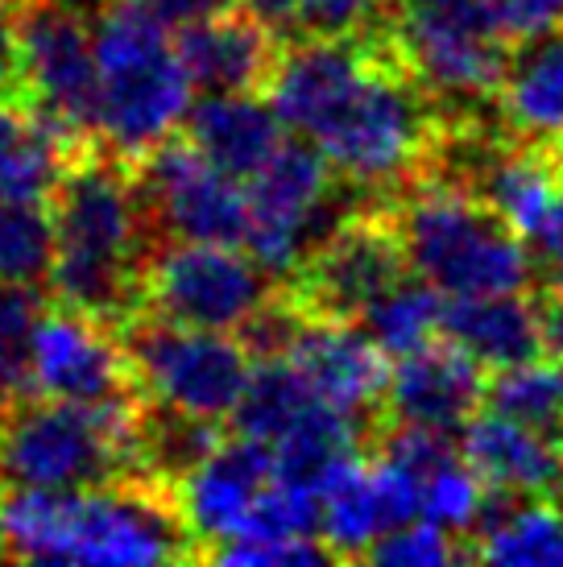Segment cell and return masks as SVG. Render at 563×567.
<instances>
[{
    "label": "cell",
    "mask_w": 563,
    "mask_h": 567,
    "mask_svg": "<svg viewBox=\"0 0 563 567\" xmlns=\"http://www.w3.org/2000/svg\"><path fill=\"white\" fill-rule=\"evenodd\" d=\"M443 307H448V299L427 278L402 274L390 290H381L365 307L360 323L398 361L407 352H419V348L443 340Z\"/></svg>",
    "instance_id": "obj_26"
},
{
    "label": "cell",
    "mask_w": 563,
    "mask_h": 567,
    "mask_svg": "<svg viewBox=\"0 0 563 567\" xmlns=\"http://www.w3.org/2000/svg\"><path fill=\"white\" fill-rule=\"evenodd\" d=\"M38 282H0V410L21 406L33 390V340L47 316Z\"/></svg>",
    "instance_id": "obj_27"
},
{
    "label": "cell",
    "mask_w": 563,
    "mask_h": 567,
    "mask_svg": "<svg viewBox=\"0 0 563 567\" xmlns=\"http://www.w3.org/2000/svg\"><path fill=\"white\" fill-rule=\"evenodd\" d=\"M505 128L563 158V30L522 38L510 50V66L498 92Z\"/></svg>",
    "instance_id": "obj_22"
},
{
    "label": "cell",
    "mask_w": 563,
    "mask_h": 567,
    "mask_svg": "<svg viewBox=\"0 0 563 567\" xmlns=\"http://www.w3.org/2000/svg\"><path fill=\"white\" fill-rule=\"evenodd\" d=\"M531 302H534V319H539L543 357L563 361V282H547Z\"/></svg>",
    "instance_id": "obj_36"
},
{
    "label": "cell",
    "mask_w": 563,
    "mask_h": 567,
    "mask_svg": "<svg viewBox=\"0 0 563 567\" xmlns=\"http://www.w3.org/2000/svg\"><path fill=\"white\" fill-rule=\"evenodd\" d=\"M0 559H9V538H4V518H0Z\"/></svg>",
    "instance_id": "obj_40"
},
{
    "label": "cell",
    "mask_w": 563,
    "mask_h": 567,
    "mask_svg": "<svg viewBox=\"0 0 563 567\" xmlns=\"http://www.w3.org/2000/svg\"><path fill=\"white\" fill-rule=\"evenodd\" d=\"M0 4H13V0H0Z\"/></svg>",
    "instance_id": "obj_41"
},
{
    "label": "cell",
    "mask_w": 563,
    "mask_h": 567,
    "mask_svg": "<svg viewBox=\"0 0 563 567\" xmlns=\"http://www.w3.org/2000/svg\"><path fill=\"white\" fill-rule=\"evenodd\" d=\"M493 497L498 493L481 481V473L464 460V447H460L455 456H448L419 481V518L436 522L460 538H472Z\"/></svg>",
    "instance_id": "obj_30"
},
{
    "label": "cell",
    "mask_w": 563,
    "mask_h": 567,
    "mask_svg": "<svg viewBox=\"0 0 563 567\" xmlns=\"http://www.w3.org/2000/svg\"><path fill=\"white\" fill-rule=\"evenodd\" d=\"M290 128L282 125L269 95L199 92L191 104L183 137L236 178H253L282 150Z\"/></svg>",
    "instance_id": "obj_21"
},
{
    "label": "cell",
    "mask_w": 563,
    "mask_h": 567,
    "mask_svg": "<svg viewBox=\"0 0 563 567\" xmlns=\"http://www.w3.org/2000/svg\"><path fill=\"white\" fill-rule=\"evenodd\" d=\"M100 150L141 162L178 137L195 104V83L178 54V33L145 0H104L95 13Z\"/></svg>",
    "instance_id": "obj_4"
},
{
    "label": "cell",
    "mask_w": 563,
    "mask_h": 567,
    "mask_svg": "<svg viewBox=\"0 0 563 567\" xmlns=\"http://www.w3.org/2000/svg\"><path fill=\"white\" fill-rule=\"evenodd\" d=\"M178 54L195 92H262L278 66L282 38L233 4L178 30Z\"/></svg>",
    "instance_id": "obj_20"
},
{
    "label": "cell",
    "mask_w": 563,
    "mask_h": 567,
    "mask_svg": "<svg viewBox=\"0 0 563 567\" xmlns=\"http://www.w3.org/2000/svg\"><path fill=\"white\" fill-rule=\"evenodd\" d=\"M95 13L92 0H13L21 104L75 154L100 145Z\"/></svg>",
    "instance_id": "obj_8"
},
{
    "label": "cell",
    "mask_w": 563,
    "mask_h": 567,
    "mask_svg": "<svg viewBox=\"0 0 563 567\" xmlns=\"http://www.w3.org/2000/svg\"><path fill=\"white\" fill-rule=\"evenodd\" d=\"M274 476H278L274 447L236 431L233 440H219L204 460H195L174 481V502L199 543V559H207V551H216L219 543L245 535Z\"/></svg>",
    "instance_id": "obj_15"
},
{
    "label": "cell",
    "mask_w": 563,
    "mask_h": 567,
    "mask_svg": "<svg viewBox=\"0 0 563 567\" xmlns=\"http://www.w3.org/2000/svg\"><path fill=\"white\" fill-rule=\"evenodd\" d=\"M393 9L386 38L448 125L498 104L514 38L489 0H398Z\"/></svg>",
    "instance_id": "obj_7"
},
{
    "label": "cell",
    "mask_w": 563,
    "mask_h": 567,
    "mask_svg": "<svg viewBox=\"0 0 563 567\" xmlns=\"http://www.w3.org/2000/svg\"><path fill=\"white\" fill-rule=\"evenodd\" d=\"M50 199L0 195V282H42L54 261Z\"/></svg>",
    "instance_id": "obj_28"
},
{
    "label": "cell",
    "mask_w": 563,
    "mask_h": 567,
    "mask_svg": "<svg viewBox=\"0 0 563 567\" xmlns=\"http://www.w3.org/2000/svg\"><path fill=\"white\" fill-rule=\"evenodd\" d=\"M207 559L233 567H307L328 564L336 555L328 551L324 538H228Z\"/></svg>",
    "instance_id": "obj_32"
},
{
    "label": "cell",
    "mask_w": 563,
    "mask_h": 567,
    "mask_svg": "<svg viewBox=\"0 0 563 567\" xmlns=\"http://www.w3.org/2000/svg\"><path fill=\"white\" fill-rule=\"evenodd\" d=\"M0 95H17V100H21V63H17L13 4H0Z\"/></svg>",
    "instance_id": "obj_39"
},
{
    "label": "cell",
    "mask_w": 563,
    "mask_h": 567,
    "mask_svg": "<svg viewBox=\"0 0 563 567\" xmlns=\"http://www.w3.org/2000/svg\"><path fill=\"white\" fill-rule=\"evenodd\" d=\"M141 414H145L141 398H121V402L25 398L21 406L0 410V493L88 488L145 476Z\"/></svg>",
    "instance_id": "obj_5"
},
{
    "label": "cell",
    "mask_w": 563,
    "mask_h": 567,
    "mask_svg": "<svg viewBox=\"0 0 563 567\" xmlns=\"http://www.w3.org/2000/svg\"><path fill=\"white\" fill-rule=\"evenodd\" d=\"M410 274L443 299L518 295L534 282V252L498 212L448 178H422L390 207Z\"/></svg>",
    "instance_id": "obj_6"
},
{
    "label": "cell",
    "mask_w": 563,
    "mask_h": 567,
    "mask_svg": "<svg viewBox=\"0 0 563 567\" xmlns=\"http://www.w3.org/2000/svg\"><path fill=\"white\" fill-rule=\"evenodd\" d=\"M485 406L563 435V361L534 357L514 369L489 373Z\"/></svg>",
    "instance_id": "obj_29"
},
{
    "label": "cell",
    "mask_w": 563,
    "mask_h": 567,
    "mask_svg": "<svg viewBox=\"0 0 563 567\" xmlns=\"http://www.w3.org/2000/svg\"><path fill=\"white\" fill-rule=\"evenodd\" d=\"M443 340L464 348L472 361L501 373L522 361L543 357L534 302L518 295H477V299H448L443 307Z\"/></svg>",
    "instance_id": "obj_23"
},
{
    "label": "cell",
    "mask_w": 563,
    "mask_h": 567,
    "mask_svg": "<svg viewBox=\"0 0 563 567\" xmlns=\"http://www.w3.org/2000/svg\"><path fill=\"white\" fill-rule=\"evenodd\" d=\"M145 4L178 33V30H187V25H195V21H204V17L233 9L236 0H145Z\"/></svg>",
    "instance_id": "obj_37"
},
{
    "label": "cell",
    "mask_w": 563,
    "mask_h": 567,
    "mask_svg": "<svg viewBox=\"0 0 563 567\" xmlns=\"http://www.w3.org/2000/svg\"><path fill=\"white\" fill-rule=\"evenodd\" d=\"M419 518V485L377 452L357 456L319 493V538L336 559H365L381 535Z\"/></svg>",
    "instance_id": "obj_17"
},
{
    "label": "cell",
    "mask_w": 563,
    "mask_h": 567,
    "mask_svg": "<svg viewBox=\"0 0 563 567\" xmlns=\"http://www.w3.org/2000/svg\"><path fill=\"white\" fill-rule=\"evenodd\" d=\"M54 261L50 295L109 323H125L141 307V278L162 245L141 195L133 162L109 150L79 154L50 195Z\"/></svg>",
    "instance_id": "obj_2"
},
{
    "label": "cell",
    "mask_w": 563,
    "mask_h": 567,
    "mask_svg": "<svg viewBox=\"0 0 563 567\" xmlns=\"http://www.w3.org/2000/svg\"><path fill=\"white\" fill-rule=\"evenodd\" d=\"M365 559L386 567H443V564H455V559H472V547H464L460 535L443 530L436 522L414 518L407 526L390 530V535L377 538Z\"/></svg>",
    "instance_id": "obj_31"
},
{
    "label": "cell",
    "mask_w": 563,
    "mask_h": 567,
    "mask_svg": "<svg viewBox=\"0 0 563 567\" xmlns=\"http://www.w3.org/2000/svg\"><path fill=\"white\" fill-rule=\"evenodd\" d=\"M141 402L199 423H233L253 378V352L236 331L187 328L137 311L121 323Z\"/></svg>",
    "instance_id": "obj_9"
},
{
    "label": "cell",
    "mask_w": 563,
    "mask_h": 567,
    "mask_svg": "<svg viewBox=\"0 0 563 567\" xmlns=\"http://www.w3.org/2000/svg\"><path fill=\"white\" fill-rule=\"evenodd\" d=\"M485 390L489 369H481L452 340H436L393 361L390 385H386V414L393 423L436 426L455 435L485 402Z\"/></svg>",
    "instance_id": "obj_18"
},
{
    "label": "cell",
    "mask_w": 563,
    "mask_h": 567,
    "mask_svg": "<svg viewBox=\"0 0 563 567\" xmlns=\"http://www.w3.org/2000/svg\"><path fill=\"white\" fill-rule=\"evenodd\" d=\"M381 0H298L295 42L298 38H360L381 25Z\"/></svg>",
    "instance_id": "obj_33"
},
{
    "label": "cell",
    "mask_w": 563,
    "mask_h": 567,
    "mask_svg": "<svg viewBox=\"0 0 563 567\" xmlns=\"http://www.w3.org/2000/svg\"><path fill=\"white\" fill-rule=\"evenodd\" d=\"M393 4H398V0H393Z\"/></svg>",
    "instance_id": "obj_42"
},
{
    "label": "cell",
    "mask_w": 563,
    "mask_h": 567,
    "mask_svg": "<svg viewBox=\"0 0 563 567\" xmlns=\"http://www.w3.org/2000/svg\"><path fill=\"white\" fill-rule=\"evenodd\" d=\"M303 378L315 385V394L331 406L348 410L357 419L377 423L386 410V385H390V352L365 331L360 319H315L303 316L290 344L282 352Z\"/></svg>",
    "instance_id": "obj_16"
},
{
    "label": "cell",
    "mask_w": 563,
    "mask_h": 567,
    "mask_svg": "<svg viewBox=\"0 0 563 567\" xmlns=\"http://www.w3.org/2000/svg\"><path fill=\"white\" fill-rule=\"evenodd\" d=\"M266 92L282 125L365 195L422 183L448 133L443 112L402 66L386 25L360 38H298L278 54Z\"/></svg>",
    "instance_id": "obj_1"
},
{
    "label": "cell",
    "mask_w": 563,
    "mask_h": 567,
    "mask_svg": "<svg viewBox=\"0 0 563 567\" xmlns=\"http://www.w3.org/2000/svg\"><path fill=\"white\" fill-rule=\"evenodd\" d=\"M402 274H410V266L390 212H348L290 274L286 295L303 316L360 319Z\"/></svg>",
    "instance_id": "obj_13"
},
{
    "label": "cell",
    "mask_w": 563,
    "mask_h": 567,
    "mask_svg": "<svg viewBox=\"0 0 563 567\" xmlns=\"http://www.w3.org/2000/svg\"><path fill=\"white\" fill-rule=\"evenodd\" d=\"M133 171L162 240L245 245V233H249L245 178L216 166L187 137L162 142L141 162H133Z\"/></svg>",
    "instance_id": "obj_12"
},
{
    "label": "cell",
    "mask_w": 563,
    "mask_h": 567,
    "mask_svg": "<svg viewBox=\"0 0 563 567\" xmlns=\"http://www.w3.org/2000/svg\"><path fill=\"white\" fill-rule=\"evenodd\" d=\"M472 559L498 567H560L563 505L551 502V493H531V497L498 493L481 526L472 530Z\"/></svg>",
    "instance_id": "obj_24"
},
{
    "label": "cell",
    "mask_w": 563,
    "mask_h": 567,
    "mask_svg": "<svg viewBox=\"0 0 563 567\" xmlns=\"http://www.w3.org/2000/svg\"><path fill=\"white\" fill-rule=\"evenodd\" d=\"M9 559L83 567H141L199 559L174 488L129 476L88 488H9L0 493Z\"/></svg>",
    "instance_id": "obj_3"
},
{
    "label": "cell",
    "mask_w": 563,
    "mask_h": 567,
    "mask_svg": "<svg viewBox=\"0 0 563 567\" xmlns=\"http://www.w3.org/2000/svg\"><path fill=\"white\" fill-rule=\"evenodd\" d=\"M531 252L547 282H563V187L551 212L543 216V224H539V233L531 237Z\"/></svg>",
    "instance_id": "obj_35"
},
{
    "label": "cell",
    "mask_w": 563,
    "mask_h": 567,
    "mask_svg": "<svg viewBox=\"0 0 563 567\" xmlns=\"http://www.w3.org/2000/svg\"><path fill=\"white\" fill-rule=\"evenodd\" d=\"M278 295V278L245 245L166 240L145 266L137 311L240 336Z\"/></svg>",
    "instance_id": "obj_10"
},
{
    "label": "cell",
    "mask_w": 563,
    "mask_h": 567,
    "mask_svg": "<svg viewBox=\"0 0 563 567\" xmlns=\"http://www.w3.org/2000/svg\"><path fill=\"white\" fill-rule=\"evenodd\" d=\"M79 154L17 95H0V195L50 199Z\"/></svg>",
    "instance_id": "obj_25"
},
{
    "label": "cell",
    "mask_w": 563,
    "mask_h": 567,
    "mask_svg": "<svg viewBox=\"0 0 563 567\" xmlns=\"http://www.w3.org/2000/svg\"><path fill=\"white\" fill-rule=\"evenodd\" d=\"M33 390L59 402H121L141 398L125 336L109 319L54 302L33 340Z\"/></svg>",
    "instance_id": "obj_14"
},
{
    "label": "cell",
    "mask_w": 563,
    "mask_h": 567,
    "mask_svg": "<svg viewBox=\"0 0 563 567\" xmlns=\"http://www.w3.org/2000/svg\"><path fill=\"white\" fill-rule=\"evenodd\" d=\"M340 183L345 178L331 171V162L311 142L286 137L278 154L253 178H245L249 195L245 249L274 278H290L311 257L315 245L348 216V207L336 204Z\"/></svg>",
    "instance_id": "obj_11"
},
{
    "label": "cell",
    "mask_w": 563,
    "mask_h": 567,
    "mask_svg": "<svg viewBox=\"0 0 563 567\" xmlns=\"http://www.w3.org/2000/svg\"><path fill=\"white\" fill-rule=\"evenodd\" d=\"M236 9H245L249 17H257L269 33H278L282 42H295L298 0H236Z\"/></svg>",
    "instance_id": "obj_38"
},
{
    "label": "cell",
    "mask_w": 563,
    "mask_h": 567,
    "mask_svg": "<svg viewBox=\"0 0 563 567\" xmlns=\"http://www.w3.org/2000/svg\"><path fill=\"white\" fill-rule=\"evenodd\" d=\"M460 447L493 493L531 497V493H555L563 485V435L522 423L493 406L477 410L464 423Z\"/></svg>",
    "instance_id": "obj_19"
},
{
    "label": "cell",
    "mask_w": 563,
    "mask_h": 567,
    "mask_svg": "<svg viewBox=\"0 0 563 567\" xmlns=\"http://www.w3.org/2000/svg\"><path fill=\"white\" fill-rule=\"evenodd\" d=\"M489 4H493V13L501 17V25L514 42L534 38V33L563 21V0H489Z\"/></svg>",
    "instance_id": "obj_34"
}]
</instances>
